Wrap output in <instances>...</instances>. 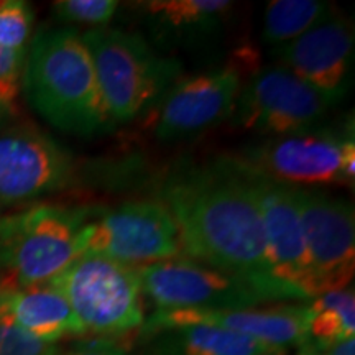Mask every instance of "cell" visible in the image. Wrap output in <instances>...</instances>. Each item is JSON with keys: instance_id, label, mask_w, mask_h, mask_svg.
<instances>
[{"instance_id": "1", "label": "cell", "mask_w": 355, "mask_h": 355, "mask_svg": "<svg viewBox=\"0 0 355 355\" xmlns=\"http://www.w3.org/2000/svg\"><path fill=\"white\" fill-rule=\"evenodd\" d=\"M159 201L175 217L184 259L248 278L275 279L250 180L229 155L171 173Z\"/></svg>"}, {"instance_id": "2", "label": "cell", "mask_w": 355, "mask_h": 355, "mask_svg": "<svg viewBox=\"0 0 355 355\" xmlns=\"http://www.w3.org/2000/svg\"><path fill=\"white\" fill-rule=\"evenodd\" d=\"M24 86L32 107L60 130L89 137L115 125L91 53L74 28H42L35 35Z\"/></svg>"}, {"instance_id": "3", "label": "cell", "mask_w": 355, "mask_h": 355, "mask_svg": "<svg viewBox=\"0 0 355 355\" xmlns=\"http://www.w3.org/2000/svg\"><path fill=\"white\" fill-rule=\"evenodd\" d=\"M97 207L38 204L0 217V290L51 282L83 255L86 225Z\"/></svg>"}, {"instance_id": "4", "label": "cell", "mask_w": 355, "mask_h": 355, "mask_svg": "<svg viewBox=\"0 0 355 355\" xmlns=\"http://www.w3.org/2000/svg\"><path fill=\"white\" fill-rule=\"evenodd\" d=\"M81 37L114 123L146 112L180 76V63L159 56L139 33L91 28Z\"/></svg>"}, {"instance_id": "5", "label": "cell", "mask_w": 355, "mask_h": 355, "mask_svg": "<svg viewBox=\"0 0 355 355\" xmlns=\"http://www.w3.org/2000/svg\"><path fill=\"white\" fill-rule=\"evenodd\" d=\"M135 268L141 291L157 309H245L273 301L301 300L275 279L248 278L188 259Z\"/></svg>"}, {"instance_id": "6", "label": "cell", "mask_w": 355, "mask_h": 355, "mask_svg": "<svg viewBox=\"0 0 355 355\" xmlns=\"http://www.w3.org/2000/svg\"><path fill=\"white\" fill-rule=\"evenodd\" d=\"M48 285L64 296L84 332L115 337L144 326V291L135 266L83 254Z\"/></svg>"}, {"instance_id": "7", "label": "cell", "mask_w": 355, "mask_h": 355, "mask_svg": "<svg viewBox=\"0 0 355 355\" xmlns=\"http://www.w3.org/2000/svg\"><path fill=\"white\" fill-rule=\"evenodd\" d=\"M229 157L243 170L293 188L352 186L355 180L354 137L331 128L273 137Z\"/></svg>"}, {"instance_id": "8", "label": "cell", "mask_w": 355, "mask_h": 355, "mask_svg": "<svg viewBox=\"0 0 355 355\" xmlns=\"http://www.w3.org/2000/svg\"><path fill=\"white\" fill-rule=\"evenodd\" d=\"M83 254L132 266L184 259L175 217L159 199L96 209L84 232Z\"/></svg>"}, {"instance_id": "9", "label": "cell", "mask_w": 355, "mask_h": 355, "mask_svg": "<svg viewBox=\"0 0 355 355\" xmlns=\"http://www.w3.org/2000/svg\"><path fill=\"white\" fill-rule=\"evenodd\" d=\"M332 104L283 66H266L242 86L234 125L268 139L293 135L316 128Z\"/></svg>"}, {"instance_id": "10", "label": "cell", "mask_w": 355, "mask_h": 355, "mask_svg": "<svg viewBox=\"0 0 355 355\" xmlns=\"http://www.w3.org/2000/svg\"><path fill=\"white\" fill-rule=\"evenodd\" d=\"M298 202L316 298L349 286L355 270L354 206L314 188H293Z\"/></svg>"}, {"instance_id": "11", "label": "cell", "mask_w": 355, "mask_h": 355, "mask_svg": "<svg viewBox=\"0 0 355 355\" xmlns=\"http://www.w3.org/2000/svg\"><path fill=\"white\" fill-rule=\"evenodd\" d=\"M242 168V166H241ZM243 170V168H242ZM259 202L270 273L301 300H314V275L293 186L243 170Z\"/></svg>"}, {"instance_id": "12", "label": "cell", "mask_w": 355, "mask_h": 355, "mask_svg": "<svg viewBox=\"0 0 355 355\" xmlns=\"http://www.w3.org/2000/svg\"><path fill=\"white\" fill-rule=\"evenodd\" d=\"M242 89V68H224L176 79L155 115V135L162 141L196 135L234 112Z\"/></svg>"}, {"instance_id": "13", "label": "cell", "mask_w": 355, "mask_h": 355, "mask_svg": "<svg viewBox=\"0 0 355 355\" xmlns=\"http://www.w3.org/2000/svg\"><path fill=\"white\" fill-rule=\"evenodd\" d=\"M308 304H277L245 309H157L141 326L145 336L186 326H214L260 340L279 350L303 345L308 339Z\"/></svg>"}, {"instance_id": "14", "label": "cell", "mask_w": 355, "mask_h": 355, "mask_svg": "<svg viewBox=\"0 0 355 355\" xmlns=\"http://www.w3.org/2000/svg\"><path fill=\"white\" fill-rule=\"evenodd\" d=\"M76 168L73 155L42 133L0 135V201H28L68 188Z\"/></svg>"}, {"instance_id": "15", "label": "cell", "mask_w": 355, "mask_h": 355, "mask_svg": "<svg viewBox=\"0 0 355 355\" xmlns=\"http://www.w3.org/2000/svg\"><path fill=\"white\" fill-rule=\"evenodd\" d=\"M275 56L279 66L327 99H343L349 89L354 56L352 24L331 13L309 32L278 46Z\"/></svg>"}, {"instance_id": "16", "label": "cell", "mask_w": 355, "mask_h": 355, "mask_svg": "<svg viewBox=\"0 0 355 355\" xmlns=\"http://www.w3.org/2000/svg\"><path fill=\"white\" fill-rule=\"evenodd\" d=\"M0 316L48 344L66 336L84 334L68 301L48 283L0 291Z\"/></svg>"}, {"instance_id": "17", "label": "cell", "mask_w": 355, "mask_h": 355, "mask_svg": "<svg viewBox=\"0 0 355 355\" xmlns=\"http://www.w3.org/2000/svg\"><path fill=\"white\" fill-rule=\"evenodd\" d=\"M227 0H148L135 3L150 30L163 40H196L216 33L232 10Z\"/></svg>"}, {"instance_id": "18", "label": "cell", "mask_w": 355, "mask_h": 355, "mask_svg": "<svg viewBox=\"0 0 355 355\" xmlns=\"http://www.w3.org/2000/svg\"><path fill=\"white\" fill-rule=\"evenodd\" d=\"M155 355H283V350L214 326H186L159 332Z\"/></svg>"}, {"instance_id": "19", "label": "cell", "mask_w": 355, "mask_h": 355, "mask_svg": "<svg viewBox=\"0 0 355 355\" xmlns=\"http://www.w3.org/2000/svg\"><path fill=\"white\" fill-rule=\"evenodd\" d=\"M311 321L303 354L329 350L332 345L355 337V296L352 288L326 293L308 304Z\"/></svg>"}, {"instance_id": "20", "label": "cell", "mask_w": 355, "mask_h": 355, "mask_svg": "<svg viewBox=\"0 0 355 355\" xmlns=\"http://www.w3.org/2000/svg\"><path fill=\"white\" fill-rule=\"evenodd\" d=\"M331 13L334 8L319 0H272L263 13L261 38L278 48L309 32Z\"/></svg>"}, {"instance_id": "21", "label": "cell", "mask_w": 355, "mask_h": 355, "mask_svg": "<svg viewBox=\"0 0 355 355\" xmlns=\"http://www.w3.org/2000/svg\"><path fill=\"white\" fill-rule=\"evenodd\" d=\"M33 25L32 7L21 0H0V46L25 50Z\"/></svg>"}, {"instance_id": "22", "label": "cell", "mask_w": 355, "mask_h": 355, "mask_svg": "<svg viewBox=\"0 0 355 355\" xmlns=\"http://www.w3.org/2000/svg\"><path fill=\"white\" fill-rule=\"evenodd\" d=\"M119 6L115 0H60L53 3V12L63 24L101 26L114 19Z\"/></svg>"}, {"instance_id": "23", "label": "cell", "mask_w": 355, "mask_h": 355, "mask_svg": "<svg viewBox=\"0 0 355 355\" xmlns=\"http://www.w3.org/2000/svg\"><path fill=\"white\" fill-rule=\"evenodd\" d=\"M0 355H60V350L0 316Z\"/></svg>"}, {"instance_id": "24", "label": "cell", "mask_w": 355, "mask_h": 355, "mask_svg": "<svg viewBox=\"0 0 355 355\" xmlns=\"http://www.w3.org/2000/svg\"><path fill=\"white\" fill-rule=\"evenodd\" d=\"M25 60V50H8L0 46V107L7 112L13 109L20 94Z\"/></svg>"}, {"instance_id": "25", "label": "cell", "mask_w": 355, "mask_h": 355, "mask_svg": "<svg viewBox=\"0 0 355 355\" xmlns=\"http://www.w3.org/2000/svg\"><path fill=\"white\" fill-rule=\"evenodd\" d=\"M64 355H127L125 349L122 345L115 344L110 339L92 340L89 344H83L79 347L73 349Z\"/></svg>"}, {"instance_id": "26", "label": "cell", "mask_w": 355, "mask_h": 355, "mask_svg": "<svg viewBox=\"0 0 355 355\" xmlns=\"http://www.w3.org/2000/svg\"><path fill=\"white\" fill-rule=\"evenodd\" d=\"M329 355H355V337L332 345L329 349Z\"/></svg>"}, {"instance_id": "27", "label": "cell", "mask_w": 355, "mask_h": 355, "mask_svg": "<svg viewBox=\"0 0 355 355\" xmlns=\"http://www.w3.org/2000/svg\"><path fill=\"white\" fill-rule=\"evenodd\" d=\"M6 112H7L6 109L0 107V123H2V122H3V119H6Z\"/></svg>"}, {"instance_id": "28", "label": "cell", "mask_w": 355, "mask_h": 355, "mask_svg": "<svg viewBox=\"0 0 355 355\" xmlns=\"http://www.w3.org/2000/svg\"><path fill=\"white\" fill-rule=\"evenodd\" d=\"M303 355H318V354H303Z\"/></svg>"}, {"instance_id": "29", "label": "cell", "mask_w": 355, "mask_h": 355, "mask_svg": "<svg viewBox=\"0 0 355 355\" xmlns=\"http://www.w3.org/2000/svg\"><path fill=\"white\" fill-rule=\"evenodd\" d=\"M0 291H2V290H0Z\"/></svg>"}]
</instances>
